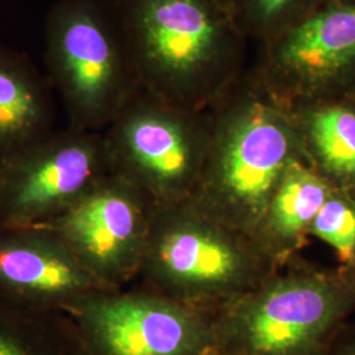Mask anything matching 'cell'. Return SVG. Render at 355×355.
I'll list each match as a JSON object with an SVG mask.
<instances>
[{"instance_id": "1", "label": "cell", "mask_w": 355, "mask_h": 355, "mask_svg": "<svg viewBox=\"0 0 355 355\" xmlns=\"http://www.w3.org/2000/svg\"><path fill=\"white\" fill-rule=\"evenodd\" d=\"M141 89L208 111L245 76L249 40L224 0H114Z\"/></svg>"}, {"instance_id": "2", "label": "cell", "mask_w": 355, "mask_h": 355, "mask_svg": "<svg viewBox=\"0 0 355 355\" xmlns=\"http://www.w3.org/2000/svg\"><path fill=\"white\" fill-rule=\"evenodd\" d=\"M209 112V149L190 200L252 237L280 178L292 162L304 159L290 110L248 69Z\"/></svg>"}, {"instance_id": "3", "label": "cell", "mask_w": 355, "mask_h": 355, "mask_svg": "<svg viewBox=\"0 0 355 355\" xmlns=\"http://www.w3.org/2000/svg\"><path fill=\"white\" fill-rule=\"evenodd\" d=\"M355 313V274L299 257L211 315L223 355H329Z\"/></svg>"}, {"instance_id": "4", "label": "cell", "mask_w": 355, "mask_h": 355, "mask_svg": "<svg viewBox=\"0 0 355 355\" xmlns=\"http://www.w3.org/2000/svg\"><path fill=\"white\" fill-rule=\"evenodd\" d=\"M279 270L241 230L192 200L155 204L141 288L212 315Z\"/></svg>"}, {"instance_id": "5", "label": "cell", "mask_w": 355, "mask_h": 355, "mask_svg": "<svg viewBox=\"0 0 355 355\" xmlns=\"http://www.w3.org/2000/svg\"><path fill=\"white\" fill-rule=\"evenodd\" d=\"M45 64L69 127L104 132L139 95L140 78L114 0H58L45 24Z\"/></svg>"}, {"instance_id": "6", "label": "cell", "mask_w": 355, "mask_h": 355, "mask_svg": "<svg viewBox=\"0 0 355 355\" xmlns=\"http://www.w3.org/2000/svg\"><path fill=\"white\" fill-rule=\"evenodd\" d=\"M211 112L187 111L141 91L103 132L111 174L155 204L190 200L203 175Z\"/></svg>"}, {"instance_id": "7", "label": "cell", "mask_w": 355, "mask_h": 355, "mask_svg": "<svg viewBox=\"0 0 355 355\" xmlns=\"http://www.w3.org/2000/svg\"><path fill=\"white\" fill-rule=\"evenodd\" d=\"M254 79L279 102L355 96V0H327L257 48Z\"/></svg>"}, {"instance_id": "8", "label": "cell", "mask_w": 355, "mask_h": 355, "mask_svg": "<svg viewBox=\"0 0 355 355\" xmlns=\"http://www.w3.org/2000/svg\"><path fill=\"white\" fill-rule=\"evenodd\" d=\"M111 174L103 132L55 130L0 166V225H40Z\"/></svg>"}, {"instance_id": "9", "label": "cell", "mask_w": 355, "mask_h": 355, "mask_svg": "<svg viewBox=\"0 0 355 355\" xmlns=\"http://www.w3.org/2000/svg\"><path fill=\"white\" fill-rule=\"evenodd\" d=\"M154 208L144 191L110 174L40 225L61 237L108 288L123 290L139 277Z\"/></svg>"}, {"instance_id": "10", "label": "cell", "mask_w": 355, "mask_h": 355, "mask_svg": "<svg viewBox=\"0 0 355 355\" xmlns=\"http://www.w3.org/2000/svg\"><path fill=\"white\" fill-rule=\"evenodd\" d=\"M89 355H207L211 316L141 287L92 297L70 315Z\"/></svg>"}, {"instance_id": "11", "label": "cell", "mask_w": 355, "mask_h": 355, "mask_svg": "<svg viewBox=\"0 0 355 355\" xmlns=\"http://www.w3.org/2000/svg\"><path fill=\"white\" fill-rule=\"evenodd\" d=\"M107 291L112 290L51 229L0 225V293L70 316Z\"/></svg>"}, {"instance_id": "12", "label": "cell", "mask_w": 355, "mask_h": 355, "mask_svg": "<svg viewBox=\"0 0 355 355\" xmlns=\"http://www.w3.org/2000/svg\"><path fill=\"white\" fill-rule=\"evenodd\" d=\"M53 91L24 53L0 45V166L55 132Z\"/></svg>"}, {"instance_id": "13", "label": "cell", "mask_w": 355, "mask_h": 355, "mask_svg": "<svg viewBox=\"0 0 355 355\" xmlns=\"http://www.w3.org/2000/svg\"><path fill=\"white\" fill-rule=\"evenodd\" d=\"M287 107L306 165L331 190L355 198V96Z\"/></svg>"}, {"instance_id": "14", "label": "cell", "mask_w": 355, "mask_h": 355, "mask_svg": "<svg viewBox=\"0 0 355 355\" xmlns=\"http://www.w3.org/2000/svg\"><path fill=\"white\" fill-rule=\"evenodd\" d=\"M331 191L304 159L292 162L280 178L252 234L261 252L279 268L299 257Z\"/></svg>"}, {"instance_id": "15", "label": "cell", "mask_w": 355, "mask_h": 355, "mask_svg": "<svg viewBox=\"0 0 355 355\" xmlns=\"http://www.w3.org/2000/svg\"><path fill=\"white\" fill-rule=\"evenodd\" d=\"M0 355H89L71 316L0 293Z\"/></svg>"}, {"instance_id": "16", "label": "cell", "mask_w": 355, "mask_h": 355, "mask_svg": "<svg viewBox=\"0 0 355 355\" xmlns=\"http://www.w3.org/2000/svg\"><path fill=\"white\" fill-rule=\"evenodd\" d=\"M250 44L261 48L296 26L327 0H224Z\"/></svg>"}, {"instance_id": "17", "label": "cell", "mask_w": 355, "mask_h": 355, "mask_svg": "<svg viewBox=\"0 0 355 355\" xmlns=\"http://www.w3.org/2000/svg\"><path fill=\"white\" fill-rule=\"evenodd\" d=\"M311 237L330 246L345 270L355 274V198L331 191L321 207L312 228Z\"/></svg>"}, {"instance_id": "18", "label": "cell", "mask_w": 355, "mask_h": 355, "mask_svg": "<svg viewBox=\"0 0 355 355\" xmlns=\"http://www.w3.org/2000/svg\"><path fill=\"white\" fill-rule=\"evenodd\" d=\"M329 355H355V324L346 322L330 349Z\"/></svg>"}, {"instance_id": "19", "label": "cell", "mask_w": 355, "mask_h": 355, "mask_svg": "<svg viewBox=\"0 0 355 355\" xmlns=\"http://www.w3.org/2000/svg\"><path fill=\"white\" fill-rule=\"evenodd\" d=\"M207 355H223V354H220V353H217V352H215V350H212V352H209V353H208V354Z\"/></svg>"}]
</instances>
